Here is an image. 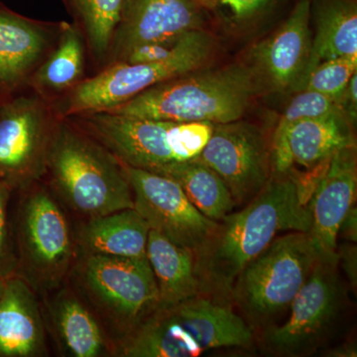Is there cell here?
<instances>
[{
  "label": "cell",
  "mask_w": 357,
  "mask_h": 357,
  "mask_svg": "<svg viewBox=\"0 0 357 357\" xmlns=\"http://www.w3.org/2000/svg\"><path fill=\"white\" fill-rule=\"evenodd\" d=\"M292 172L272 174L261 191L237 213L218 222L208 243L197 253L199 277L218 290H232L246 265L285 231L309 234L312 185Z\"/></svg>",
  "instance_id": "6da1fadb"
},
{
  "label": "cell",
  "mask_w": 357,
  "mask_h": 357,
  "mask_svg": "<svg viewBox=\"0 0 357 357\" xmlns=\"http://www.w3.org/2000/svg\"><path fill=\"white\" fill-rule=\"evenodd\" d=\"M45 178L59 202L84 220L134 208L121 162L67 119L56 124Z\"/></svg>",
  "instance_id": "7a4b0ae2"
},
{
  "label": "cell",
  "mask_w": 357,
  "mask_h": 357,
  "mask_svg": "<svg viewBox=\"0 0 357 357\" xmlns=\"http://www.w3.org/2000/svg\"><path fill=\"white\" fill-rule=\"evenodd\" d=\"M260 93L250 67L236 63L173 77L107 112L157 121L227 123L243 119Z\"/></svg>",
  "instance_id": "3957f363"
},
{
  "label": "cell",
  "mask_w": 357,
  "mask_h": 357,
  "mask_svg": "<svg viewBox=\"0 0 357 357\" xmlns=\"http://www.w3.org/2000/svg\"><path fill=\"white\" fill-rule=\"evenodd\" d=\"M251 340L250 328L231 307L198 295L156 307L116 345L115 356L196 357Z\"/></svg>",
  "instance_id": "277c9868"
},
{
  "label": "cell",
  "mask_w": 357,
  "mask_h": 357,
  "mask_svg": "<svg viewBox=\"0 0 357 357\" xmlns=\"http://www.w3.org/2000/svg\"><path fill=\"white\" fill-rule=\"evenodd\" d=\"M70 285L95 312L116 345L160 305L158 286L147 257L77 255Z\"/></svg>",
  "instance_id": "5b68a950"
},
{
  "label": "cell",
  "mask_w": 357,
  "mask_h": 357,
  "mask_svg": "<svg viewBox=\"0 0 357 357\" xmlns=\"http://www.w3.org/2000/svg\"><path fill=\"white\" fill-rule=\"evenodd\" d=\"M109 150L121 163L160 174L198 158L213 124L137 119L100 110L65 117Z\"/></svg>",
  "instance_id": "8992f818"
},
{
  "label": "cell",
  "mask_w": 357,
  "mask_h": 357,
  "mask_svg": "<svg viewBox=\"0 0 357 357\" xmlns=\"http://www.w3.org/2000/svg\"><path fill=\"white\" fill-rule=\"evenodd\" d=\"M20 191L13 227L16 275L42 299L67 283L77 258L76 236L50 188L37 182Z\"/></svg>",
  "instance_id": "52a82bcc"
},
{
  "label": "cell",
  "mask_w": 357,
  "mask_h": 357,
  "mask_svg": "<svg viewBox=\"0 0 357 357\" xmlns=\"http://www.w3.org/2000/svg\"><path fill=\"white\" fill-rule=\"evenodd\" d=\"M218 50L217 37L210 30L185 33L168 58L158 62L107 66L54 102V109L58 117L65 119L112 109L151 86L208 67Z\"/></svg>",
  "instance_id": "ba28073f"
},
{
  "label": "cell",
  "mask_w": 357,
  "mask_h": 357,
  "mask_svg": "<svg viewBox=\"0 0 357 357\" xmlns=\"http://www.w3.org/2000/svg\"><path fill=\"white\" fill-rule=\"evenodd\" d=\"M321 257L307 232L276 237L237 277L236 299L256 319L273 317L290 306Z\"/></svg>",
  "instance_id": "9c48e42d"
},
{
  "label": "cell",
  "mask_w": 357,
  "mask_h": 357,
  "mask_svg": "<svg viewBox=\"0 0 357 357\" xmlns=\"http://www.w3.org/2000/svg\"><path fill=\"white\" fill-rule=\"evenodd\" d=\"M24 91L0 103V181L13 191L46 176L59 119L50 102Z\"/></svg>",
  "instance_id": "30bf717a"
},
{
  "label": "cell",
  "mask_w": 357,
  "mask_h": 357,
  "mask_svg": "<svg viewBox=\"0 0 357 357\" xmlns=\"http://www.w3.org/2000/svg\"><path fill=\"white\" fill-rule=\"evenodd\" d=\"M199 160L222 178L236 203L255 198L271 178V145L259 126L243 121L213 124Z\"/></svg>",
  "instance_id": "8fae6325"
},
{
  "label": "cell",
  "mask_w": 357,
  "mask_h": 357,
  "mask_svg": "<svg viewBox=\"0 0 357 357\" xmlns=\"http://www.w3.org/2000/svg\"><path fill=\"white\" fill-rule=\"evenodd\" d=\"M121 164L132 188L134 208L150 229L197 255L218 222L204 215L173 178Z\"/></svg>",
  "instance_id": "7c38bea8"
},
{
  "label": "cell",
  "mask_w": 357,
  "mask_h": 357,
  "mask_svg": "<svg viewBox=\"0 0 357 357\" xmlns=\"http://www.w3.org/2000/svg\"><path fill=\"white\" fill-rule=\"evenodd\" d=\"M337 257H321L290 304V318L268 331L267 344L280 354L299 356L318 344L342 303Z\"/></svg>",
  "instance_id": "4fadbf2b"
},
{
  "label": "cell",
  "mask_w": 357,
  "mask_h": 357,
  "mask_svg": "<svg viewBox=\"0 0 357 357\" xmlns=\"http://www.w3.org/2000/svg\"><path fill=\"white\" fill-rule=\"evenodd\" d=\"M210 14L197 0H122L105 67L122 62L140 45L176 43L185 33L208 29Z\"/></svg>",
  "instance_id": "5bb4252c"
},
{
  "label": "cell",
  "mask_w": 357,
  "mask_h": 357,
  "mask_svg": "<svg viewBox=\"0 0 357 357\" xmlns=\"http://www.w3.org/2000/svg\"><path fill=\"white\" fill-rule=\"evenodd\" d=\"M311 0H297L280 27L253 47L246 63L261 91L302 89L312 47Z\"/></svg>",
  "instance_id": "9a60e30c"
},
{
  "label": "cell",
  "mask_w": 357,
  "mask_h": 357,
  "mask_svg": "<svg viewBox=\"0 0 357 357\" xmlns=\"http://www.w3.org/2000/svg\"><path fill=\"white\" fill-rule=\"evenodd\" d=\"M323 169L310 195L312 227L309 234L321 257L332 258L337 256L340 223L356 203V145L333 154Z\"/></svg>",
  "instance_id": "2e32d148"
},
{
  "label": "cell",
  "mask_w": 357,
  "mask_h": 357,
  "mask_svg": "<svg viewBox=\"0 0 357 357\" xmlns=\"http://www.w3.org/2000/svg\"><path fill=\"white\" fill-rule=\"evenodd\" d=\"M60 23L14 13L0 2V103L28 88L33 73L58 38Z\"/></svg>",
  "instance_id": "e0dca14e"
},
{
  "label": "cell",
  "mask_w": 357,
  "mask_h": 357,
  "mask_svg": "<svg viewBox=\"0 0 357 357\" xmlns=\"http://www.w3.org/2000/svg\"><path fill=\"white\" fill-rule=\"evenodd\" d=\"M354 145V126L344 112L303 119L289 128L281 142L271 145L272 174L292 172L294 165L316 170L340 150Z\"/></svg>",
  "instance_id": "ac0fdd59"
},
{
  "label": "cell",
  "mask_w": 357,
  "mask_h": 357,
  "mask_svg": "<svg viewBox=\"0 0 357 357\" xmlns=\"http://www.w3.org/2000/svg\"><path fill=\"white\" fill-rule=\"evenodd\" d=\"M44 318L64 356H115V345L69 282L43 298Z\"/></svg>",
  "instance_id": "d6986e66"
},
{
  "label": "cell",
  "mask_w": 357,
  "mask_h": 357,
  "mask_svg": "<svg viewBox=\"0 0 357 357\" xmlns=\"http://www.w3.org/2000/svg\"><path fill=\"white\" fill-rule=\"evenodd\" d=\"M46 333L39 296L18 275L6 278L0 299V357L47 356Z\"/></svg>",
  "instance_id": "ffe728a7"
},
{
  "label": "cell",
  "mask_w": 357,
  "mask_h": 357,
  "mask_svg": "<svg viewBox=\"0 0 357 357\" xmlns=\"http://www.w3.org/2000/svg\"><path fill=\"white\" fill-rule=\"evenodd\" d=\"M150 227L135 208L84 220L76 230L77 255L145 258Z\"/></svg>",
  "instance_id": "44dd1931"
},
{
  "label": "cell",
  "mask_w": 357,
  "mask_h": 357,
  "mask_svg": "<svg viewBox=\"0 0 357 357\" xmlns=\"http://www.w3.org/2000/svg\"><path fill=\"white\" fill-rule=\"evenodd\" d=\"M86 52L81 29L75 23L61 22L57 43L33 73L28 88L53 105L86 79Z\"/></svg>",
  "instance_id": "7402d4cb"
},
{
  "label": "cell",
  "mask_w": 357,
  "mask_h": 357,
  "mask_svg": "<svg viewBox=\"0 0 357 357\" xmlns=\"http://www.w3.org/2000/svg\"><path fill=\"white\" fill-rule=\"evenodd\" d=\"M310 21L312 47L305 81L323 61L357 55V0H311Z\"/></svg>",
  "instance_id": "603a6c76"
},
{
  "label": "cell",
  "mask_w": 357,
  "mask_h": 357,
  "mask_svg": "<svg viewBox=\"0 0 357 357\" xmlns=\"http://www.w3.org/2000/svg\"><path fill=\"white\" fill-rule=\"evenodd\" d=\"M146 256L158 286L160 305L169 306L201 293V277L194 251L150 229Z\"/></svg>",
  "instance_id": "cb8c5ba5"
},
{
  "label": "cell",
  "mask_w": 357,
  "mask_h": 357,
  "mask_svg": "<svg viewBox=\"0 0 357 357\" xmlns=\"http://www.w3.org/2000/svg\"><path fill=\"white\" fill-rule=\"evenodd\" d=\"M159 175L176 181L190 202L215 222H220L236 206V201L222 178L198 158L176 164Z\"/></svg>",
  "instance_id": "d4e9b609"
},
{
  "label": "cell",
  "mask_w": 357,
  "mask_h": 357,
  "mask_svg": "<svg viewBox=\"0 0 357 357\" xmlns=\"http://www.w3.org/2000/svg\"><path fill=\"white\" fill-rule=\"evenodd\" d=\"M86 40L88 53L102 68L109 60L122 0H64Z\"/></svg>",
  "instance_id": "484cf974"
},
{
  "label": "cell",
  "mask_w": 357,
  "mask_h": 357,
  "mask_svg": "<svg viewBox=\"0 0 357 357\" xmlns=\"http://www.w3.org/2000/svg\"><path fill=\"white\" fill-rule=\"evenodd\" d=\"M297 93L286 107L280 121L277 124L271 145L281 142L289 128L296 122L342 112L338 105V98L307 89H303Z\"/></svg>",
  "instance_id": "4316f807"
},
{
  "label": "cell",
  "mask_w": 357,
  "mask_h": 357,
  "mask_svg": "<svg viewBox=\"0 0 357 357\" xmlns=\"http://www.w3.org/2000/svg\"><path fill=\"white\" fill-rule=\"evenodd\" d=\"M356 72L357 55L323 61L307 75L301 91H318L338 98Z\"/></svg>",
  "instance_id": "83f0119b"
},
{
  "label": "cell",
  "mask_w": 357,
  "mask_h": 357,
  "mask_svg": "<svg viewBox=\"0 0 357 357\" xmlns=\"http://www.w3.org/2000/svg\"><path fill=\"white\" fill-rule=\"evenodd\" d=\"M13 190L0 181V277L8 278L16 274L17 257L13 229L8 218V204Z\"/></svg>",
  "instance_id": "f1b7e54d"
},
{
  "label": "cell",
  "mask_w": 357,
  "mask_h": 357,
  "mask_svg": "<svg viewBox=\"0 0 357 357\" xmlns=\"http://www.w3.org/2000/svg\"><path fill=\"white\" fill-rule=\"evenodd\" d=\"M283 0H220L213 13H220L236 24H246L274 10Z\"/></svg>",
  "instance_id": "f546056e"
},
{
  "label": "cell",
  "mask_w": 357,
  "mask_h": 357,
  "mask_svg": "<svg viewBox=\"0 0 357 357\" xmlns=\"http://www.w3.org/2000/svg\"><path fill=\"white\" fill-rule=\"evenodd\" d=\"M183 37V36H182ZM181 37V38H182ZM180 41V40H178ZM178 42L168 43V42H155V43H146L134 48L126 56L122 62L128 64H139V63L158 62L168 58L175 51Z\"/></svg>",
  "instance_id": "4dcf8cb0"
},
{
  "label": "cell",
  "mask_w": 357,
  "mask_h": 357,
  "mask_svg": "<svg viewBox=\"0 0 357 357\" xmlns=\"http://www.w3.org/2000/svg\"><path fill=\"white\" fill-rule=\"evenodd\" d=\"M338 105L345 116L356 126L357 121V72L349 79L342 95L338 96Z\"/></svg>",
  "instance_id": "1f68e13d"
},
{
  "label": "cell",
  "mask_w": 357,
  "mask_h": 357,
  "mask_svg": "<svg viewBox=\"0 0 357 357\" xmlns=\"http://www.w3.org/2000/svg\"><path fill=\"white\" fill-rule=\"evenodd\" d=\"M338 261L344 268L347 278L351 281L352 288L356 289L357 283V256L356 246H342L340 253H337Z\"/></svg>",
  "instance_id": "d6a6232c"
},
{
  "label": "cell",
  "mask_w": 357,
  "mask_h": 357,
  "mask_svg": "<svg viewBox=\"0 0 357 357\" xmlns=\"http://www.w3.org/2000/svg\"><path fill=\"white\" fill-rule=\"evenodd\" d=\"M338 236H342L347 241L356 243L357 241V210L356 206H352L347 211V215L338 229Z\"/></svg>",
  "instance_id": "836d02e7"
},
{
  "label": "cell",
  "mask_w": 357,
  "mask_h": 357,
  "mask_svg": "<svg viewBox=\"0 0 357 357\" xmlns=\"http://www.w3.org/2000/svg\"><path fill=\"white\" fill-rule=\"evenodd\" d=\"M328 356L335 357H352L356 356V345L342 344L333 351H328Z\"/></svg>",
  "instance_id": "e575fe53"
},
{
  "label": "cell",
  "mask_w": 357,
  "mask_h": 357,
  "mask_svg": "<svg viewBox=\"0 0 357 357\" xmlns=\"http://www.w3.org/2000/svg\"><path fill=\"white\" fill-rule=\"evenodd\" d=\"M202 6L204 7L206 10L211 13L215 10V7L218 6L220 0H197Z\"/></svg>",
  "instance_id": "d590c367"
},
{
  "label": "cell",
  "mask_w": 357,
  "mask_h": 357,
  "mask_svg": "<svg viewBox=\"0 0 357 357\" xmlns=\"http://www.w3.org/2000/svg\"><path fill=\"white\" fill-rule=\"evenodd\" d=\"M6 278H2L0 277V299H1L2 294H3L4 286H6Z\"/></svg>",
  "instance_id": "8d00e7d4"
}]
</instances>
